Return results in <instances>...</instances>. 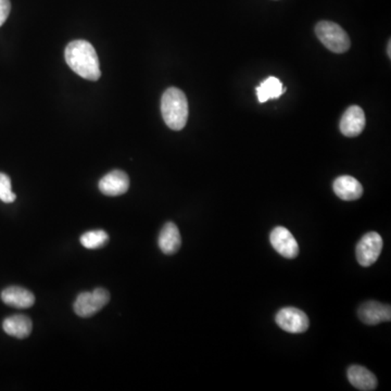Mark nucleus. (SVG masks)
<instances>
[{
    "instance_id": "17",
    "label": "nucleus",
    "mask_w": 391,
    "mask_h": 391,
    "mask_svg": "<svg viewBox=\"0 0 391 391\" xmlns=\"http://www.w3.org/2000/svg\"><path fill=\"white\" fill-rule=\"evenodd\" d=\"M79 240L86 249H98L107 244L109 236L106 231L98 229V231H87Z\"/></svg>"
},
{
    "instance_id": "18",
    "label": "nucleus",
    "mask_w": 391,
    "mask_h": 391,
    "mask_svg": "<svg viewBox=\"0 0 391 391\" xmlns=\"http://www.w3.org/2000/svg\"><path fill=\"white\" fill-rule=\"evenodd\" d=\"M16 199V193H13L11 188L10 178L5 173H0V200L5 204H12Z\"/></svg>"
},
{
    "instance_id": "4",
    "label": "nucleus",
    "mask_w": 391,
    "mask_h": 391,
    "mask_svg": "<svg viewBox=\"0 0 391 391\" xmlns=\"http://www.w3.org/2000/svg\"><path fill=\"white\" fill-rule=\"evenodd\" d=\"M109 300V292L104 288L81 292L74 303V312L81 318H90L107 305Z\"/></svg>"
},
{
    "instance_id": "20",
    "label": "nucleus",
    "mask_w": 391,
    "mask_h": 391,
    "mask_svg": "<svg viewBox=\"0 0 391 391\" xmlns=\"http://www.w3.org/2000/svg\"><path fill=\"white\" fill-rule=\"evenodd\" d=\"M388 57H389V58H391V43H390V41H389V44H388Z\"/></svg>"
},
{
    "instance_id": "8",
    "label": "nucleus",
    "mask_w": 391,
    "mask_h": 391,
    "mask_svg": "<svg viewBox=\"0 0 391 391\" xmlns=\"http://www.w3.org/2000/svg\"><path fill=\"white\" fill-rule=\"evenodd\" d=\"M358 315L366 325L374 326L383 322H390V305H383L377 301H368L359 307Z\"/></svg>"
},
{
    "instance_id": "2",
    "label": "nucleus",
    "mask_w": 391,
    "mask_h": 391,
    "mask_svg": "<svg viewBox=\"0 0 391 391\" xmlns=\"http://www.w3.org/2000/svg\"><path fill=\"white\" fill-rule=\"evenodd\" d=\"M161 112L165 124L173 131L183 130L188 120V102L180 89L170 87L161 100Z\"/></svg>"
},
{
    "instance_id": "9",
    "label": "nucleus",
    "mask_w": 391,
    "mask_h": 391,
    "mask_svg": "<svg viewBox=\"0 0 391 391\" xmlns=\"http://www.w3.org/2000/svg\"><path fill=\"white\" fill-rule=\"evenodd\" d=\"M366 119L363 110L359 106H351L341 120V132L347 137H356L363 132Z\"/></svg>"
},
{
    "instance_id": "16",
    "label": "nucleus",
    "mask_w": 391,
    "mask_h": 391,
    "mask_svg": "<svg viewBox=\"0 0 391 391\" xmlns=\"http://www.w3.org/2000/svg\"><path fill=\"white\" fill-rule=\"evenodd\" d=\"M258 99L260 102H265L269 99L280 98L286 89L283 88V84L277 77H271L262 82L260 86L256 88Z\"/></svg>"
},
{
    "instance_id": "13",
    "label": "nucleus",
    "mask_w": 391,
    "mask_h": 391,
    "mask_svg": "<svg viewBox=\"0 0 391 391\" xmlns=\"http://www.w3.org/2000/svg\"><path fill=\"white\" fill-rule=\"evenodd\" d=\"M1 300L7 305L17 309H28L35 303V296L30 290L19 286H11L1 292Z\"/></svg>"
},
{
    "instance_id": "15",
    "label": "nucleus",
    "mask_w": 391,
    "mask_h": 391,
    "mask_svg": "<svg viewBox=\"0 0 391 391\" xmlns=\"http://www.w3.org/2000/svg\"><path fill=\"white\" fill-rule=\"evenodd\" d=\"M3 328L9 336L24 339L31 335L33 324L31 318L26 315H12L3 321Z\"/></svg>"
},
{
    "instance_id": "6",
    "label": "nucleus",
    "mask_w": 391,
    "mask_h": 391,
    "mask_svg": "<svg viewBox=\"0 0 391 391\" xmlns=\"http://www.w3.org/2000/svg\"><path fill=\"white\" fill-rule=\"evenodd\" d=\"M278 327L290 334H303L307 332L310 321L303 311L297 307H283L275 316Z\"/></svg>"
},
{
    "instance_id": "14",
    "label": "nucleus",
    "mask_w": 391,
    "mask_h": 391,
    "mask_svg": "<svg viewBox=\"0 0 391 391\" xmlns=\"http://www.w3.org/2000/svg\"><path fill=\"white\" fill-rule=\"evenodd\" d=\"M349 381L359 390L372 391L377 387V379L370 370L361 365H352L347 371Z\"/></svg>"
},
{
    "instance_id": "7",
    "label": "nucleus",
    "mask_w": 391,
    "mask_h": 391,
    "mask_svg": "<svg viewBox=\"0 0 391 391\" xmlns=\"http://www.w3.org/2000/svg\"><path fill=\"white\" fill-rule=\"evenodd\" d=\"M269 242L273 248L286 259H295L299 254V245L286 227H275L269 235Z\"/></svg>"
},
{
    "instance_id": "19",
    "label": "nucleus",
    "mask_w": 391,
    "mask_h": 391,
    "mask_svg": "<svg viewBox=\"0 0 391 391\" xmlns=\"http://www.w3.org/2000/svg\"><path fill=\"white\" fill-rule=\"evenodd\" d=\"M11 11L10 0H0V26L8 19Z\"/></svg>"
},
{
    "instance_id": "10",
    "label": "nucleus",
    "mask_w": 391,
    "mask_h": 391,
    "mask_svg": "<svg viewBox=\"0 0 391 391\" xmlns=\"http://www.w3.org/2000/svg\"><path fill=\"white\" fill-rule=\"evenodd\" d=\"M130 188V178L126 173L121 170H115L108 173L100 180L99 189L104 195L121 196L126 193Z\"/></svg>"
},
{
    "instance_id": "1",
    "label": "nucleus",
    "mask_w": 391,
    "mask_h": 391,
    "mask_svg": "<svg viewBox=\"0 0 391 391\" xmlns=\"http://www.w3.org/2000/svg\"><path fill=\"white\" fill-rule=\"evenodd\" d=\"M66 61L77 75L88 81H97L102 77L99 59L92 44L86 41H71L66 46Z\"/></svg>"
},
{
    "instance_id": "3",
    "label": "nucleus",
    "mask_w": 391,
    "mask_h": 391,
    "mask_svg": "<svg viewBox=\"0 0 391 391\" xmlns=\"http://www.w3.org/2000/svg\"><path fill=\"white\" fill-rule=\"evenodd\" d=\"M315 34L321 43L335 54H343L350 48V39L347 32L330 21H322L315 26Z\"/></svg>"
},
{
    "instance_id": "12",
    "label": "nucleus",
    "mask_w": 391,
    "mask_h": 391,
    "mask_svg": "<svg viewBox=\"0 0 391 391\" xmlns=\"http://www.w3.org/2000/svg\"><path fill=\"white\" fill-rule=\"evenodd\" d=\"M158 245L161 251L164 254H176L182 246V237H180L178 227L173 222H168L161 229Z\"/></svg>"
},
{
    "instance_id": "11",
    "label": "nucleus",
    "mask_w": 391,
    "mask_h": 391,
    "mask_svg": "<svg viewBox=\"0 0 391 391\" xmlns=\"http://www.w3.org/2000/svg\"><path fill=\"white\" fill-rule=\"evenodd\" d=\"M334 193L345 201L358 200L363 195V187L356 178L343 175L336 178L333 184Z\"/></svg>"
},
{
    "instance_id": "5",
    "label": "nucleus",
    "mask_w": 391,
    "mask_h": 391,
    "mask_svg": "<svg viewBox=\"0 0 391 391\" xmlns=\"http://www.w3.org/2000/svg\"><path fill=\"white\" fill-rule=\"evenodd\" d=\"M383 242L381 235L376 231H368L356 245V256L361 267L373 265L383 250Z\"/></svg>"
}]
</instances>
